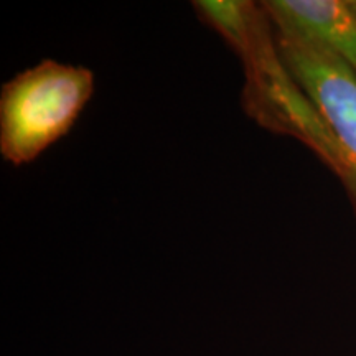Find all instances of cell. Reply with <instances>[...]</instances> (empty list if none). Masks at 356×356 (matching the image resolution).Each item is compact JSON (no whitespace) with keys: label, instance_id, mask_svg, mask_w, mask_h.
Returning <instances> with one entry per match:
<instances>
[{"label":"cell","instance_id":"3","mask_svg":"<svg viewBox=\"0 0 356 356\" xmlns=\"http://www.w3.org/2000/svg\"><path fill=\"white\" fill-rule=\"evenodd\" d=\"M261 6L275 26L322 44L356 71L353 0H270Z\"/></svg>","mask_w":356,"mask_h":356},{"label":"cell","instance_id":"2","mask_svg":"<svg viewBox=\"0 0 356 356\" xmlns=\"http://www.w3.org/2000/svg\"><path fill=\"white\" fill-rule=\"evenodd\" d=\"M273 35L287 73L343 154V168L338 175L356 170V71L322 44L274 24Z\"/></svg>","mask_w":356,"mask_h":356},{"label":"cell","instance_id":"4","mask_svg":"<svg viewBox=\"0 0 356 356\" xmlns=\"http://www.w3.org/2000/svg\"><path fill=\"white\" fill-rule=\"evenodd\" d=\"M341 180H343L345 185L348 186L351 197H353L355 202H356V170L345 172L343 175H341Z\"/></svg>","mask_w":356,"mask_h":356},{"label":"cell","instance_id":"1","mask_svg":"<svg viewBox=\"0 0 356 356\" xmlns=\"http://www.w3.org/2000/svg\"><path fill=\"white\" fill-rule=\"evenodd\" d=\"M95 92L86 66L43 60L0 92V155L20 167L37 160L71 131Z\"/></svg>","mask_w":356,"mask_h":356}]
</instances>
